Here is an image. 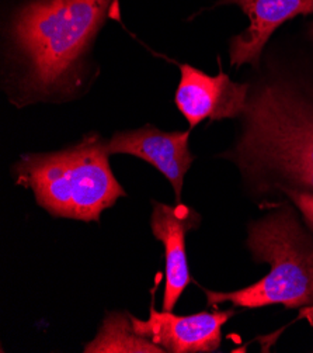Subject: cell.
<instances>
[{"label":"cell","instance_id":"3","mask_svg":"<svg viewBox=\"0 0 313 353\" xmlns=\"http://www.w3.org/2000/svg\"><path fill=\"white\" fill-rule=\"evenodd\" d=\"M109 155L98 135H86L63 151L23 155L14 170L19 183L31 188L39 204L52 216L93 221L125 194L111 172Z\"/></svg>","mask_w":313,"mask_h":353},{"label":"cell","instance_id":"8","mask_svg":"<svg viewBox=\"0 0 313 353\" xmlns=\"http://www.w3.org/2000/svg\"><path fill=\"white\" fill-rule=\"evenodd\" d=\"M201 219L195 211L183 204L167 205L153 203L152 231L163 242L166 256V288L163 308L171 311L190 283L186 255V234L197 228Z\"/></svg>","mask_w":313,"mask_h":353},{"label":"cell","instance_id":"10","mask_svg":"<svg viewBox=\"0 0 313 353\" xmlns=\"http://www.w3.org/2000/svg\"><path fill=\"white\" fill-rule=\"evenodd\" d=\"M87 353H113V352H144L160 353L164 352L152 341L138 335L132 327L131 319L128 320L122 314H110L104 320L101 330L94 341L86 345Z\"/></svg>","mask_w":313,"mask_h":353},{"label":"cell","instance_id":"13","mask_svg":"<svg viewBox=\"0 0 313 353\" xmlns=\"http://www.w3.org/2000/svg\"><path fill=\"white\" fill-rule=\"evenodd\" d=\"M310 35H312V39H313V26H312V28H310Z\"/></svg>","mask_w":313,"mask_h":353},{"label":"cell","instance_id":"5","mask_svg":"<svg viewBox=\"0 0 313 353\" xmlns=\"http://www.w3.org/2000/svg\"><path fill=\"white\" fill-rule=\"evenodd\" d=\"M233 315V310L199 312L194 315H173L170 311L151 308L149 320L141 321L131 316L132 327L164 352L195 353L214 352L222 341V327Z\"/></svg>","mask_w":313,"mask_h":353},{"label":"cell","instance_id":"4","mask_svg":"<svg viewBox=\"0 0 313 353\" xmlns=\"http://www.w3.org/2000/svg\"><path fill=\"white\" fill-rule=\"evenodd\" d=\"M248 246L256 262L270 272L256 285L230 293L206 292L208 304L221 303L256 308L283 304L287 308L313 305V239L290 208L256 221L249 228Z\"/></svg>","mask_w":313,"mask_h":353},{"label":"cell","instance_id":"11","mask_svg":"<svg viewBox=\"0 0 313 353\" xmlns=\"http://www.w3.org/2000/svg\"><path fill=\"white\" fill-rule=\"evenodd\" d=\"M280 189L284 193H287V196L301 210V213L305 217V221L313 230V193H310L307 190L288 188V186H280Z\"/></svg>","mask_w":313,"mask_h":353},{"label":"cell","instance_id":"9","mask_svg":"<svg viewBox=\"0 0 313 353\" xmlns=\"http://www.w3.org/2000/svg\"><path fill=\"white\" fill-rule=\"evenodd\" d=\"M219 5H236L250 19V26L230 40V63L257 66L261 51L272 32L287 20L313 12V0H221Z\"/></svg>","mask_w":313,"mask_h":353},{"label":"cell","instance_id":"2","mask_svg":"<svg viewBox=\"0 0 313 353\" xmlns=\"http://www.w3.org/2000/svg\"><path fill=\"white\" fill-rule=\"evenodd\" d=\"M114 0H32L13 23V41L27 66L31 92L54 93L74 85L79 61Z\"/></svg>","mask_w":313,"mask_h":353},{"label":"cell","instance_id":"6","mask_svg":"<svg viewBox=\"0 0 313 353\" xmlns=\"http://www.w3.org/2000/svg\"><path fill=\"white\" fill-rule=\"evenodd\" d=\"M180 70L176 104L191 127L206 119H233L245 112L249 85L236 83L224 72L208 77L191 65H182Z\"/></svg>","mask_w":313,"mask_h":353},{"label":"cell","instance_id":"7","mask_svg":"<svg viewBox=\"0 0 313 353\" xmlns=\"http://www.w3.org/2000/svg\"><path fill=\"white\" fill-rule=\"evenodd\" d=\"M190 132H163L152 125L114 134L107 145L109 154H128L159 169L173 185L177 200L182 197L184 174L194 157L188 148Z\"/></svg>","mask_w":313,"mask_h":353},{"label":"cell","instance_id":"1","mask_svg":"<svg viewBox=\"0 0 313 353\" xmlns=\"http://www.w3.org/2000/svg\"><path fill=\"white\" fill-rule=\"evenodd\" d=\"M243 116L233 159L249 173L313 192V97L274 81L249 92Z\"/></svg>","mask_w":313,"mask_h":353},{"label":"cell","instance_id":"12","mask_svg":"<svg viewBox=\"0 0 313 353\" xmlns=\"http://www.w3.org/2000/svg\"><path fill=\"white\" fill-rule=\"evenodd\" d=\"M301 316L302 319L309 320V323L313 324V305H306L301 308Z\"/></svg>","mask_w":313,"mask_h":353}]
</instances>
